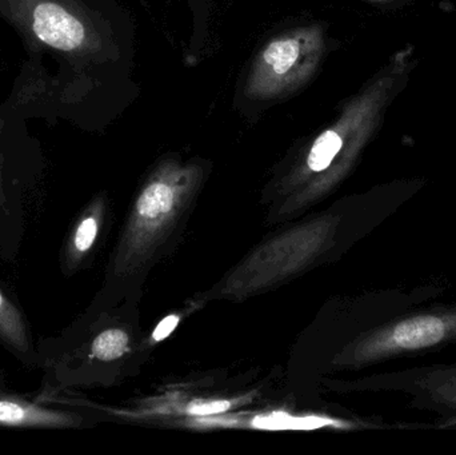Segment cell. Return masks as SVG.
I'll use <instances>...</instances> for the list:
<instances>
[{"instance_id":"cell-6","label":"cell","mask_w":456,"mask_h":455,"mask_svg":"<svg viewBox=\"0 0 456 455\" xmlns=\"http://www.w3.org/2000/svg\"><path fill=\"white\" fill-rule=\"evenodd\" d=\"M0 347L26 370L39 368L37 339L18 296L0 275Z\"/></svg>"},{"instance_id":"cell-1","label":"cell","mask_w":456,"mask_h":455,"mask_svg":"<svg viewBox=\"0 0 456 455\" xmlns=\"http://www.w3.org/2000/svg\"><path fill=\"white\" fill-rule=\"evenodd\" d=\"M356 350L358 362L415 357L456 346V302H426L378 326Z\"/></svg>"},{"instance_id":"cell-9","label":"cell","mask_w":456,"mask_h":455,"mask_svg":"<svg viewBox=\"0 0 456 455\" xmlns=\"http://www.w3.org/2000/svg\"><path fill=\"white\" fill-rule=\"evenodd\" d=\"M343 146H345V141L339 131L335 128L324 131L311 147L307 157L308 168L314 173L327 170L337 155L342 151Z\"/></svg>"},{"instance_id":"cell-11","label":"cell","mask_w":456,"mask_h":455,"mask_svg":"<svg viewBox=\"0 0 456 455\" xmlns=\"http://www.w3.org/2000/svg\"><path fill=\"white\" fill-rule=\"evenodd\" d=\"M178 322L179 318L176 317V315H170V317L163 320L162 322L158 325V328L155 329L154 336H152L155 341H163V339L167 338V337L175 330Z\"/></svg>"},{"instance_id":"cell-4","label":"cell","mask_w":456,"mask_h":455,"mask_svg":"<svg viewBox=\"0 0 456 455\" xmlns=\"http://www.w3.org/2000/svg\"><path fill=\"white\" fill-rule=\"evenodd\" d=\"M32 35L59 53H72L87 45L82 19L56 0H35L26 15Z\"/></svg>"},{"instance_id":"cell-10","label":"cell","mask_w":456,"mask_h":455,"mask_svg":"<svg viewBox=\"0 0 456 455\" xmlns=\"http://www.w3.org/2000/svg\"><path fill=\"white\" fill-rule=\"evenodd\" d=\"M231 408L228 401H216V402L200 403V405H191L189 408V414L191 416H211V414L224 413Z\"/></svg>"},{"instance_id":"cell-5","label":"cell","mask_w":456,"mask_h":455,"mask_svg":"<svg viewBox=\"0 0 456 455\" xmlns=\"http://www.w3.org/2000/svg\"><path fill=\"white\" fill-rule=\"evenodd\" d=\"M83 424L85 419L74 409L48 405L20 393H0V427L66 430Z\"/></svg>"},{"instance_id":"cell-12","label":"cell","mask_w":456,"mask_h":455,"mask_svg":"<svg viewBox=\"0 0 456 455\" xmlns=\"http://www.w3.org/2000/svg\"><path fill=\"white\" fill-rule=\"evenodd\" d=\"M0 393H15V390L11 387L2 366H0Z\"/></svg>"},{"instance_id":"cell-3","label":"cell","mask_w":456,"mask_h":455,"mask_svg":"<svg viewBox=\"0 0 456 455\" xmlns=\"http://www.w3.org/2000/svg\"><path fill=\"white\" fill-rule=\"evenodd\" d=\"M367 386L409 397V406L438 416L439 430L456 432V363H434L380 374Z\"/></svg>"},{"instance_id":"cell-2","label":"cell","mask_w":456,"mask_h":455,"mask_svg":"<svg viewBox=\"0 0 456 455\" xmlns=\"http://www.w3.org/2000/svg\"><path fill=\"white\" fill-rule=\"evenodd\" d=\"M323 48L319 26L299 27L273 37L252 64L246 95L271 101L302 87L318 69Z\"/></svg>"},{"instance_id":"cell-8","label":"cell","mask_w":456,"mask_h":455,"mask_svg":"<svg viewBox=\"0 0 456 455\" xmlns=\"http://www.w3.org/2000/svg\"><path fill=\"white\" fill-rule=\"evenodd\" d=\"M175 203V191L165 182L150 184L139 198L136 211L146 223L154 224L170 213Z\"/></svg>"},{"instance_id":"cell-7","label":"cell","mask_w":456,"mask_h":455,"mask_svg":"<svg viewBox=\"0 0 456 455\" xmlns=\"http://www.w3.org/2000/svg\"><path fill=\"white\" fill-rule=\"evenodd\" d=\"M102 226L101 203L90 206L69 230L63 248L59 253V266L64 275H72L83 266L86 256L91 254Z\"/></svg>"}]
</instances>
